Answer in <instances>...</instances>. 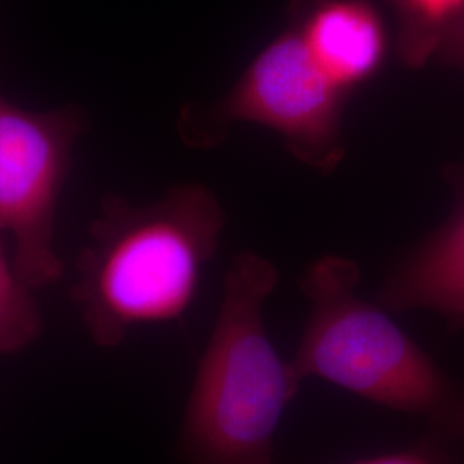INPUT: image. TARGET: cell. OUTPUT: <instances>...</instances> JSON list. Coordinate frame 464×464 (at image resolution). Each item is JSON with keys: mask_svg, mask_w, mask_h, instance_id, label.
I'll return each mask as SVG.
<instances>
[{"mask_svg": "<svg viewBox=\"0 0 464 464\" xmlns=\"http://www.w3.org/2000/svg\"><path fill=\"white\" fill-rule=\"evenodd\" d=\"M83 131L78 109L32 112L0 97V231L13 237V264L34 291L64 274L55 249V212Z\"/></svg>", "mask_w": 464, "mask_h": 464, "instance_id": "4", "label": "cell"}, {"mask_svg": "<svg viewBox=\"0 0 464 464\" xmlns=\"http://www.w3.org/2000/svg\"><path fill=\"white\" fill-rule=\"evenodd\" d=\"M279 270L266 256L239 253L199 358L178 435L183 464H276L274 442L303 385L272 344L266 303Z\"/></svg>", "mask_w": 464, "mask_h": 464, "instance_id": "2", "label": "cell"}, {"mask_svg": "<svg viewBox=\"0 0 464 464\" xmlns=\"http://www.w3.org/2000/svg\"><path fill=\"white\" fill-rule=\"evenodd\" d=\"M464 448L425 431L415 444L349 464H463Z\"/></svg>", "mask_w": 464, "mask_h": 464, "instance_id": "9", "label": "cell"}, {"mask_svg": "<svg viewBox=\"0 0 464 464\" xmlns=\"http://www.w3.org/2000/svg\"><path fill=\"white\" fill-rule=\"evenodd\" d=\"M456 203L448 220L410 249L383 281L379 304L389 312H431L464 331V160L446 170Z\"/></svg>", "mask_w": 464, "mask_h": 464, "instance_id": "6", "label": "cell"}, {"mask_svg": "<svg viewBox=\"0 0 464 464\" xmlns=\"http://www.w3.org/2000/svg\"><path fill=\"white\" fill-rule=\"evenodd\" d=\"M356 262L322 256L301 289L310 315L291 363L301 381L320 379L464 448V382L454 379L399 327L382 304L358 296Z\"/></svg>", "mask_w": 464, "mask_h": 464, "instance_id": "3", "label": "cell"}, {"mask_svg": "<svg viewBox=\"0 0 464 464\" xmlns=\"http://www.w3.org/2000/svg\"><path fill=\"white\" fill-rule=\"evenodd\" d=\"M0 243V354H19L40 337L42 315Z\"/></svg>", "mask_w": 464, "mask_h": 464, "instance_id": "8", "label": "cell"}, {"mask_svg": "<svg viewBox=\"0 0 464 464\" xmlns=\"http://www.w3.org/2000/svg\"><path fill=\"white\" fill-rule=\"evenodd\" d=\"M431 59L446 66L464 69V11L439 34Z\"/></svg>", "mask_w": 464, "mask_h": 464, "instance_id": "10", "label": "cell"}, {"mask_svg": "<svg viewBox=\"0 0 464 464\" xmlns=\"http://www.w3.org/2000/svg\"><path fill=\"white\" fill-rule=\"evenodd\" d=\"M224 222L216 195L198 184L140 207L105 201L72 287L92 341L116 348L134 329L179 320L197 298Z\"/></svg>", "mask_w": 464, "mask_h": 464, "instance_id": "1", "label": "cell"}, {"mask_svg": "<svg viewBox=\"0 0 464 464\" xmlns=\"http://www.w3.org/2000/svg\"><path fill=\"white\" fill-rule=\"evenodd\" d=\"M348 93L332 83L306 49L298 26L262 50L231 92L208 112L201 141L232 122H255L281 134L301 162L332 170L344 157L343 112Z\"/></svg>", "mask_w": 464, "mask_h": 464, "instance_id": "5", "label": "cell"}, {"mask_svg": "<svg viewBox=\"0 0 464 464\" xmlns=\"http://www.w3.org/2000/svg\"><path fill=\"white\" fill-rule=\"evenodd\" d=\"M296 26L318 67L346 93L381 69L385 28L365 0L304 2Z\"/></svg>", "mask_w": 464, "mask_h": 464, "instance_id": "7", "label": "cell"}]
</instances>
